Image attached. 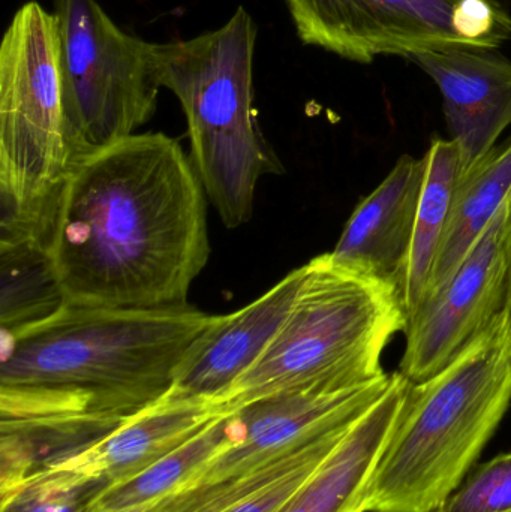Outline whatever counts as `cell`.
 Instances as JSON below:
<instances>
[{
	"mask_svg": "<svg viewBox=\"0 0 511 512\" xmlns=\"http://www.w3.org/2000/svg\"><path fill=\"white\" fill-rule=\"evenodd\" d=\"M75 158L146 125L162 86L155 44L120 29L96 0H54Z\"/></svg>",
	"mask_w": 511,
	"mask_h": 512,
	"instance_id": "52a82bcc",
	"label": "cell"
},
{
	"mask_svg": "<svg viewBox=\"0 0 511 512\" xmlns=\"http://www.w3.org/2000/svg\"><path fill=\"white\" fill-rule=\"evenodd\" d=\"M443 95L447 126L461 155V176L473 170L511 125V60L495 50L452 48L410 57Z\"/></svg>",
	"mask_w": 511,
	"mask_h": 512,
	"instance_id": "8fae6325",
	"label": "cell"
},
{
	"mask_svg": "<svg viewBox=\"0 0 511 512\" xmlns=\"http://www.w3.org/2000/svg\"><path fill=\"white\" fill-rule=\"evenodd\" d=\"M74 159L59 24L27 2L0 44V236L42 242Z\"/></svg>",
	"mask_w": 511,
	"mask_h": 512,
	"instance_id": "8992f818",
	"label": "cell"
},
{
	"mask_svg": "<svg viewBox=\"0 0 511 512\" xmlns=\"http://www.w3.org/2000/svg\"><path fill=\"white\" fill-rule=\"evenodd\" d=\"M357 418L315 430L243 474L183 487L149 512H275L320 469Z\"/></svg>",
	"mask_w": 511,
	"mask_h": 512,
	"instance_id": "5bb4252c",
	"label": "cell"
},
{
	"mask_svg": "<svg viewBox=\"0 0 511 512\" xmlns=\"http://www.w3.org/2000/svg\"><path fill=\"white\" fill-rule=\"evenodd\" d=\"M305 45L350 62L452 48L497 50L511 38L501 0H284Z\"/></svg>",
	"mask_w": 511,
	"mask_h": 512,
	"instance_id": "ba28073f",
	"label": "cell"
},
{
	"mask_svg": "<svg viewBox=\"0 0 511 512\" xmlns=\"http://www.w3.org/2000/svg\"><path fill=\"white\" fill-rule=\"evenodd\" d=\"M506 246H507V261H509V295H507V312H509L510 321H511V203H510L509 218H507Z\"/></svg>",
	"mask_w": 511,
	"mask_h": 512,
	"instance_id": "cb8c5ba5",
	"label": "cell"
},
{
	"mask_svg": "<svg viewBox=\"0 0 511 512\" xmlns=\"http://www.w3.org/2000/svg\"><path fill=\"white\" fill-rule=\"evenodd\" d=\"M437 512H511V453L468 474Z\"/></svg>",
	"mask_w": 511,
	"mask_h": 512,
	"instance_id": "603a6c76",
	"label": "cell"
},
{
	"mask_svg": "<svg viewBox=\"0 0 511 512\" xmlns=\"http://www.w3.org/2000/svg\"><path fill=\"white\" fill-rule=\"evenodd\" d=\"M510 203L501 207L452 280L437 295L426 298L408 319L407 348L399 372L413 384L446 369L507 309Z\"/></svg>",
	"mask_w": 511,
	"mask_h": 512,
	"instance_id": "9c48e42d",
	"label": "cell"
},
{
	"mask_svg": "<svg viewBox=\"0 0 511 512\" xmlns=\"http://www.w3.org/2000/svg\"><path fill=\"white\" fill-rule=\"evenodd\" d=\"M228 411L222 403L170 391L56 466L101 478L114 486L137 477Z\"/></svg>",
	"mask_w": 511,
	"mask_h": 512,
	"instance_id": "9a60e30c",
	"label": "cell"
},
{
	"mask_svg": "<svg viewBox=\"0 0 511 512\" xmlns=\"http://www.w3.org/2000/svg\"><path fill=\"white\" fill-rule=\"evenodd\" d=\"M257 36V23L239 6L219 29L155 44L162 89L185 113L192 164L230 230L252 218L261 177L282 173L255 113Z\"/></svg>",
	"mask_w": 511,
	"mask_h": 512,
	"instance_id": "277c9868",
	"label": "cell"
},
{
	"mask_svg": "<svg viewBox=\"0 0 511 512\" xmlns=\"http://www.w3.org/2000/svg\"><path fill=\"white\" fill-rule=\"evenodd\" d=\"M511 200V138L461 176L425 298L437 295ZM422 301V303H423Z\"/></svg>",
	"mask_w": 511,
	"mask_h": 512,
	"instance_id": "e0dca14e",
	"label": "cell"
},
{
	"mask_svg": "<svg viewBox=\"0 0 511 512\" xmlns=\"http://www.w3.org/2000/svg\"><path fill=\"white\" fill-rule=\"evenodd\" d=\"M411 381L393 373L386 393L363 412L317 472L275 512H365V493L395 429Z\"/></svg>",
	"mask_w": 511,
	"mask_h": 512,
	"instance_id": "2e32d148",
	"label": "cell"
},
{
	"mask_svg": "<svg viewBox=\"0 0 511 512\" xmlns=\"http://www.w3.org/2000/svg\"><path fill=\"white\" fill-rule=\"evenodd\" d=\"M153 505H149V507H138V508H132V510H126V511H119V512H149L150 508H152Z\"/></svg>",
	"mask_w": 511,
	"mask_h": 512,
	"instance_id": "d4e9b609",
	"label": "cell"
},
{
	"mask_svg": "<svg viewBox=\"0 0 511 512\" xmlns=\"http://www.w3.org/2000/svg\"><path fill=\"white\" fill-rule=\"evenodd\" d=\"M107 487L110 484L101 478L56 466L0 495V512H92Z\"/></svg>",
	"mask_w": 511,
	"mask_h": 512,
	"instance_id": "7402d4cb",
	"label": "cell"
},
{
	"mask_svg": "<svg viewBox=\"0 0 511 512\" xmlns=\"http://www.w3.org/2000/svg\"><path fill=\"white\" fill-rule=\"evenodd\" d=\"M228 412L207 424L185 444L137 477L107 487L96 499L92 512H119L149 507L188 486L210 460L230 448Z\"/></svg>",
	"mask_w": 511,
	"mask_h": 512,
	"instance_id": "ffe728a7",
	"label": "cell"
},
{
	"mask_svg": "<svg viewBox=\"0 0 511 512\" xmlns=\"http://www.w3.org/2000/svg\"><path fill=\"white\" fill-rule=\"evenodd\" d=\"M511 403L507 309L455 361L408 388L365 493V512H431L470 474Z\"/></svg>",
	"mask_w": 511,
	"mask_h": 512,
	"instance_id": "3957f363",
	"label": "cell"
},
{
	"mask_svg": "<svg viewBox=\"0 0 511 512\" xmlns=\"http://www.w3.org/2000/svg\"><path fill=\"white\" fill-rule=\"evenodd\" d=\"M207 200L191 156L162 132L77 156L42 239L65 306H189L210 256Z\"/></svg>",
	"mask_w": 511,
	"mask_h": 512,
	"instance_id": "6da1fadb",
	"label": "cell"
},
{
	"mask_svg": "<svg viewBox=\"0 0 511 512\" xmlns=\"http://www.w3.org/2000/svg\"><path fill=\"white\" fill-rule=\"evenodd\" d=\"M287 321L225 399L228 409L288 390L344 391L387 375L381 357L407 330L401 291L378 277L311 259Z\"/></svg>",
	"mask_w": 511,
	"mask_h": 512,
	"instance_id": "5b68a950",
	"label": "cell"
},
{
	"mask_svg": "<svg viewBox=\"0 0 511 512\" xmlns=\"http://www.w3.org/2000/svg\"><path fill=\"white\" fill-rule=\"evenodd\" d=\"M303 274L302 265L248 306L219 315L183 358L171 391L225 405L234 385L257 364L287 321Z\"/></svg>",
	"mask_w": 511,
	"mask_h": 512,
	"instance_id": "7c38bea8",
	"label": "cell"
},
{
	"mask_svg": "<svg viewBox=\"0 0 511 512\" xmlns=\"http://www.w3.org/2000/svg\"><path fill=\"white\" fill-rule=\"evenodd\" d=\"M218 316L192 306H62L2 330L0 420H128L173 390L183 358Z\"/></svg>",
	"mask_w": 511,
	"mask_h": 512,
	"instance_id": "7a4b0ae2",
	"label": "cell"
},
{
	"mask_svg": "<svg viewBox=\"0 0 511 512\" xmlns=\"http://www.w3.org/2000/svg\"><path fill=\"white\" fill-rule=\"evenodd\" d=\"M426 158L404 155L348 219L330 252L339 267L378 277L401 291L410 262Z\"/></svg>",
	"mask_w": 511,
	"mask_h": 512,
	"instance_id": "4fadbf2b",
	"label": "cell"
},
{
	"mask_svg": "<svg viewBox=\"0 0 511 512\" xmlns=\"http://www.w3.org/2000/svg\"><path fill=\"white\" fill-rule=\"evenodd\" d=\"M122 423L87 417L0 420V495L90 447Z\"/></svg>",
	"mask_w": 511,
	"mask_h": 512,
	"instance_id": "ac0fdd59",
	"label": "cell"
},
{
	"mask_svg": "<svg viewBox=\"0 0 511 512\" xmlns=\"http://www.w3.org/2000/svg\"><path fill=\"white\" fill-rule=\"evenodd\" d=\"M392 381L393 373H387L350 390L279 391L231 409L230 448L210 460L188 486L243 474L315 430L354 420L386 393Z\"/></svg>",
	"mask_w": 511,
	"mask_h": 512,
	"instance_id": "30bf717a",
	"label": "cell"
},
{
	"mask_svg": "<svg viewBox=\"0 0 511 512\" xmlns=\"http://www.w3.org/2000/svg\"><path fill=\"white\" fill-rule=\"evenodd\" d=\"M431 512H437V510L431 511Z\"/></svg>",
	"mask_w": 511,
	"mask_h": 512,
	"instance_id": "484cf974",
	"label": "cell"
},
{
	"mask_svg": "<svg viewBox=\"0 0 511 512\" xmlns=\"http://www.w3.org/2000/svg\"><path fill=\"white\" fill-rule=\"evenodd\" d=\"M425 158V185L417 212L410 262L401 288L408 319L419 309L428 291L453 195L461 179V155L455 141L434 138Z\"/></svg>",
	"mask_w": 511,
	"mask_h": 512,
	"instance_id": "d6986e66",
	"label": "cell"
},
{
	"mask_svg": "<svg viewBox=\"0 0 511 512\" xmlns=\"http://www.w3.org/2000/svg\"><path fill=\"white\" fill-rule=\"evenodd\" d=\"M0 327L14 330L65 306L41 240L0 236Z\"/></svg>",
	"mask_w": 511,
	"mask_h": 512,
	"instance_id": "44dd1931",
	"label": "cell"
}]
</instances>
